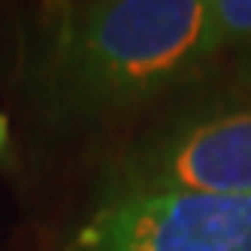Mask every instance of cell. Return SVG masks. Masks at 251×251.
<instances>
[{"label":"cell","mask_w":251,"mask_h":251,"mask_svg":"<svg viewBox=\"0 0 251 251\" xmlns=\"http://www.w3.org/2000/svg\"><path fill=\"white\" fill-rule=\"evenodd\" d=\"M67 251H251V197L112 191Z\"/></svg>","instance_id":"cell-2"},{"label":"cell","mask_w":251,"mask_h":251,"mask_svg":"<svg viewBox=\"0 0 251 251\" xmlns=\"http://www.w3.org/2000/svg\"><path fill=\"white\" fill-rule=\"evenodd\" d=\"M115 191L251 197V100L182 118L136 149Z\"/></svg>","instance_id":"cell-3"},{"label":"cell","mask_w":251,"mask_h":251,"mask_svg":"<svg viewBox=\"0 0 251 251\" xmlns=\"http://www.w3.org/2000/svg\"><path fill=\"white\" fill-rule=\"evenodd\" d=\"M209 19L218 49L251 46V0H209Z\"/></svg>","instance_id":"cell-4"},{"label":"cell","mask_w":251,"mask_h":251,"mask_svg":"<svg viewBox=\"0 0 251 251\" xmlns=\"http://www.w3.org/2000/svg\"><path fill=\"white\" fill-rule=\"evenodd\" d=\"M218 51L209 0H85L67 12L49 79L70 112L106 115L197 79Z\"/></svg>","instance_id":"cell-1"},{"label":"cell","mask_w":251,"mask_h":251,"mask_svg":"<svg viewBox=\"0 0 251 251\" xmlns=\"http://www.w3.org/2000/svg\"><path fill=\"white\" fill-rule=\"evenodd\" d=\"M6 146H9V118L0 112V157H3Z\"/></svg>","instance_id":"cell-5"},{"label":"cell","mask_w":251,"mask_h":251,"mask_svg":"<svg viewBox=\"0 0 251 251\" xmlns=\"http://www.w3.org/2000/svg\"><path fill=\"white\" fill-rule=\"evenodd\" d=\"M49 3H55V6H67V0H49Z\"/></svg>","instance_id":"cell-6"}]
</instances>
